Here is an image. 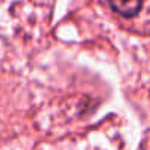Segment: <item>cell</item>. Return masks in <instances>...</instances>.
Returning <instances> with one entry per match:
<instances>
[{
  "instance_id": "obj_1",
  "label": "cell",
  "mask_w": 150,
  "mask_h": 150,
  "mask_svg": "<svg viewBox=\"0 0 150 150\" xmlns=\"http://www.w3.org/2000/svg\"><path fill=\"white\" fill-rule=\"evenodd\" d=\"M109 6L116 13H119L125 18H132L140 12V9L143 8V3L135 2V0H129V2H110Z\"/></svg>"
}]
</instances>
